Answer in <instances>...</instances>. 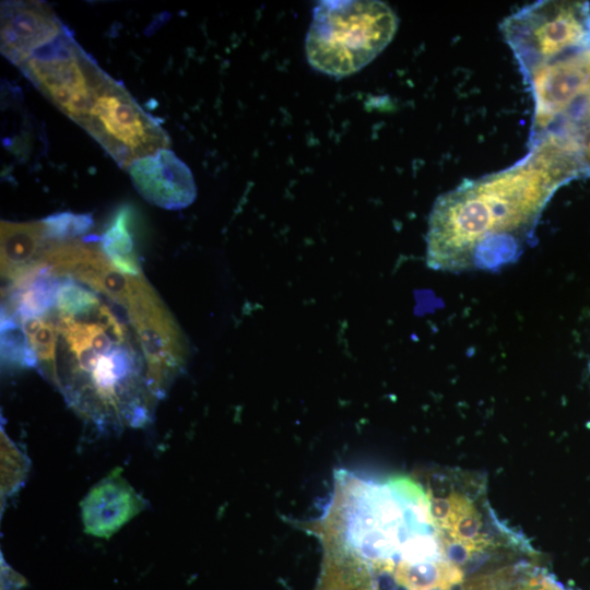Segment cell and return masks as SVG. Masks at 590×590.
Listing matches in <instances>:
<instances>
[{
  "label": "cell",
  "mask_w": 590,
  "mask_h": 590,
  "mask_svg": "<svg viewBox=\"0 0 590 590\" xmlns=\"http://www.w3.org/2000/svg\"><path fill=\"white\" fill-rule=\"evenodd\" d=\"M590 167L564 141H529L511 166L468 179L438 197L428 219L427 264L436 270H492L514 262L531 241L553 194Z\"/></svg>",
  "instance_id": "1"
},
{
  "label": "cell",
  "mask_w": 590,
  "mask_h": 590,
  "mask_svg": "<svg viewBox=\"0 0 590 590\" xmlns=\"http://www.w3.org/2000/svg\"><path fill=\"white\" fill-rule=\"evenodd\" d=\"M302 528L322 548L316 590H382L399 567L446 559L423 485L375 482L338 470L323 512Z\"/></svg>",
  "instance_id": "2"
},
{
  "label": "cell",
  "mask_w": 590,
  "mask_h": 590,
  "mask_svg": "<svg viewBox=\"0 0 590 590\" xmlns=\"http://www.w3.org/2000/svg\"><path fill=\"white\" fill-rule=\"evenodd\" d=\"M59 279L55 303L44 312L57 333L49 381L99 429L145 425L158 399L128 311L76 280Z\"/></svg>",
  "instance_id": "3"
},
{
  "label": "cell",
  "mask_w": 590,
  "mask_h": 590,
  "mask_svg": "<svg viewBox=\"0 0 590 590\" xmlns=\"http://www.w3.org/2000/svg\"><path fill=\"white\" fill-rule=\"evenodd\" d=\"M398 25L397 14L382 1H320L306 35L307 61L337 79L351 75L390 44Z\"/></svg>",
  "instance_id": "4"
},
{
  "label": "cell",
  "mask_w": 590,
  "mask_h": 590,
  "mask_svg": "<svg viewBox=\"0 0 590 590\" xmlns=\"http://www.w3.org/2000/svg\"><path fill=\"white\" fill-rule=\"evenodd\" d=\"M522 75L534 103L531 141H590V48L557 56Z\"/></svg>",
  "instance_id": "5"
},
{
  "label": "cell",
  "mask_w": 590,
  "mask_h": 590,
  "mask_svg": "<svg viewBox=\"0 0 590 590\" xmlns=\"http://www.w3.org/2000/svg\"><path fill=\"white\" fill-rule=\"evenodd\" d=\"M521 73L563 54L590 48L588 1H536L500 25Z\"/></svg>",
  "instance_id": "6"
},
{
  "label": "cell",
  "mask_w": 590,
  "mask_h": 590,
  "mask_svg": "<svg viewBox=\"0 0 590 590\" xmlns=\"http://www.w3.org/2000/svg\"><path fill=\"white\" fill-rule=\"evenodd\" d=\"M17 68L78 125L111 78L82 49L67 27Z\"/></svg>",
  "instance_id": "7"
},
{
  "label": "cell",
  "mask_w": 590,
  "mask_h": 590,
  "mask_svg": "<svg viewBox=\"0 0 590 590\" xmlns=\"http://www.w3.org/2000/svg\"><path fill=\"white\" fill-rule=\"evenodd\" d=\"M121 167L168 149L170 140L158 121L110 78L79 123Z\"/></svg>",
  "instance_id": "8"
},
{
  "label": "cell",
  "mask_w": 590,
  "mask_h": 590,
  "mask_svg": "<svg viewBox=\"0 0 590 590\" xmlns=\"http://www.w3.org/2000/svg\"><path fill=\"white\" fill-rule=\"evenodd\" d=\"M127 170L137 191L156 206L179 210L196 199L191 170L169 149L134 161Z\"/></svg>",
  "instance_id": "9"
},
{
  "label": "cell",
  "mask_w": 590,
  "mask_h": 590,
  "mask_svg": "<svg viewBox=\"0 0 590 590\" xmlns=\"http://www.w3.org/2000/svg\"><path fill=\"white\" fill-rule=\"evenodd\" d=\"M67 26L43 1H5L1 4V54L19 67Z\"/></svg>",
  "instance_id": "10"
},
{
  "label": "cell",
  "mask_w": 590,
  "mask_h": 590,
  "mask_svg": "<svg viewBox=\"0 0 590 590\" xmlns=\"http://www.w3.org/2000/svg\"><path fill=\"white\" fill-rule=\"evenodd\" d=\"M80 508L84 532L109 539L145 509L146 502L116 468L90 488Z\"/></svg>",
  "instance_id": "11"
},
{
  "label": "cell",
  "mask_w": 590,
  "mask_h": 590,
  "mask_svg": "<svg viewBox=\"0 0 590 590\" xmlns=\"http://www.w3.org/2000/svg\"><path fill=\"white\" fill-rule=\"evenodd\" d=\"M51 240L44 222H1V275L10 282L40 259Z\"/></svg>",
  "instance_id": "12"
},
{
  "label": "cell",
  "mask_w": 590,
  "mask_h": 590,
  "mask_svg": "<svg viewBox=\"0 0 590 590\" xmlns=\"http://www.w3.org/2000/svg\"><path fill=\"white\" fill-rule=\"evenodd\" d=\"M131 211L120 208L113 216L104 234L96 237L99 248L109 261L122 273L141 275V269L134 253L132 235L129 229Z\"/></svg>",
  "instance_id": "13"
},
{
  "label": "cell",
  "mask_w": 590,
  "mask_h": 590,
  "mask_svg": "<svg viewBox=\"0 0 590 590\" xmlns=\"http://www.w3.org/2000/svg\"><path fill=\"white\" fill-rule=\"evenodd\" d=\"M30 460L1 429V505L23 484Z\"/></svg>",
  "instance_id": "14"
},
{
  "label": "cell",
  "mask_w": 590,
  "mask_h": 590,
  "mask_svg": "<svg viewBox=\"0 0 590 590\" xmlns=\"http://www.w3.org/2000/svg\"><path fill=\"white\" fill-rule=\"evenodd\" d=\"M2 362L20 367H36L37 361L22 328L11 318L1 316Z\"/></svg>",
  "instance_id": "15"
},
{
  "label": "cell",
  "mask_w": 590,
  "mask_h": 590,
  "mask_svg": "<svg viewBox=\"0 0 590 590\" xmlns=\"http://www.w3.org/2000/svg\"><path fill=\"white\" fill-rule=\"evenodd\" d=\"M42 221L45 224L48 238L57 243L74 240L93 225L90 214L70 212L52 214Z\"/></svg>",
  "instance_id": "16"
}]
</instances>
